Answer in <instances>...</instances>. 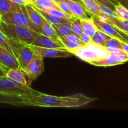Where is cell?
Wrapping results in <instances>:
<instances>
[{
	"label": "cell",
	"mask_w": 128,
	"mask_h": 128,
	"mask_svg": "<svg viewBox=\"0 0 128 128\" xmlns=\"http://www.w3.org/2000/svg\"><path fill=\"white\" fill-rule=\"evenodd\" d=\"M70 6L72 15L74 18L78 19H88L90 18L87 13L89 12L84 6L79 2H75L70 0H65Z\"/></svg>",
	"instance_id": "cell-15"
},
{
	"label": "cell",
	"mask_w": 128,
	"mask_h": 128,
	"mask_svg": "<svg viewBox=\"0 0 128 128\" xmlns=\"http://www.w3.org/2000/svg\"><path fill=\"white\" fill-rule=\"evenodd\" d=\"M99 16L102 21L109 22L121 30L122 32L128 34V20H121L118 18H115L114 19H109L104 15Z\"/></svg>",
	"instance_id": "cell-18"
},
{
	"label": "cell",
	"mask_w": 128,
	"mask_h": 128,
	"mask_svg": "<svg viewBox=\"0 0 128 128\" xmlns=\"http://www.w3.org/2000/svg\"><path fill=\"white\" fill-rule=\"evenodd\" d=\"M70 52L74 56H76L88 63L92 61L104 58L110 53L106 48L97 45L94 42L81 46Z\"/></svg>",
	"instance_id": "cell-4"
},
{
	"label": "cell",
	"mask_w": 128,
	"mask_h": 128,
	"mask_svg": "<svg viewBox=\"0 0 128 128\" xmlns=\"http://www.w3.org/2000/svg\"><path fill=\"white\" fill-rule=\"evenodd\" d=\"M0 31L9 39L20 44L31 45L40 33L23 26L7 24L0 21Z\"/></svg>",
	"instance_id": "cell-2"
},
{
	"label": "cell",
	"mask_w": 128,
	"mask_h": 128,
	"mask_svg": "<svg viewBox=\"0 0 128 128\" xmlns=\"http://www.w3.org/2000/svg\"><path fill=\"white\" fill-rule=\"evenodd\" d=\"M96 98H90L78 93L66 96H56L38 92L22 99L24 106L43 108H80L96 101Z\"/></svg>",
	"instance_id": "cell-1"
},
{
	"label": "cell",
	"mask_w": 128,
	"mask_h": 128,
	"mask_svg": "<svg viewBox=\"0 0 128 128\" xmlns=\"http://www.w3.org/2000/svg\"><path fill=\"white\" fill-rule=\"evenodd\" d=\"M71 28L74 33L78 36L79 37L84 32L81 22H80V20L78 18H74L72 19V21H71Z\"/></svg>",
	"instance_id": "cell-28"
},
{
	"label": "cell",
	"mask_w": 128,
	"mask_h": 128,
	"mask_svg": "<svg viewBox=\"0 0 128 128\" xmlns=\"http://www.w3.org/2000/svg\"><path fill=\"white\" fill-rule=\"evenodd\" d=\"M0 64L6 70L20 68L16 56L0 46ZM21 69V68H20Z\"/></svg>",
	"instance_id": "cell-12"
},
{
	"label": "cell",
	"mask_w": 128,
	"mask_h": 128,
	"mask_svg": "<svg viewBox=\"0 0 128 128\" xmlns=\"http://www.w3.org/2000/svg\"><path fill=\"white\" fill-rule=\"evenodd\" d=\"M56 4L58 6V7L60 8V9L61 11H63L64 12H65V13L67 14L74 18L73 16V15H72V12H71L70 6L68 4L67 2L65 1V0H59V1L56 2Z\"/></svg>",
	"instance_id": "cell-33"
},
{
	"label": "cell",
	"mask_w": 128,
	"mask_h": 128,
	"mask_svg": "<svg viewBox=\"0 0 128 128\" xmlns=\"http://www.w3.org/2000/svg\"><path fill=\"white\" fill-rule=\"evenodd\" d=\"M44 36H48L52 40H55L57 42H61L60 40V36L56 32V30H54L52 25L49 23L44 18L43 22H42V27H41V33ZM62 43V42H61Z\"/></svg>",
	"instance_id": "cell-19"
},
{
	"label": "cell",
	"mask_w": 128,
	"mask_h": 128,
	"mask_svg": "<svg viewBox=\"0 0 128 128\" xmlns=\"http://www.w3.org/2000/svg\"><path fill=\"white\" fill-rule=\"evenodd\" d=\"M33 5L40 10H44V9L60 10L58 6L51 0H36Z\"/></svg>",
	"instance_id": "cell-24"
},
{
	"label": "cell",
	"mask_w": 128,
	"mask_h": 128,
	"mask_svg": "<svg viewBox=\"0 0 128 128\" xmlns=\"http://www.w3.org/2000/svg\"><path fill=\"white\" fill-rule=\"evenodd\" d=\"M52 26L60 36H66L71 34H74L71 29V25L60 24L52 25Z\"/></svg>",
	"instance_id": "cell-25"
},
{
	"label": "cell",
	"mask_w": 128,
	"mask_h": 128,
	"mask_svg": "<svg viewBox=\"0 0 128 128\" xmlns=\"http://www.w3.org/2000/svg\"><path fill=\"white\" fill-rule=\"evenodd\" d=\"M116 18L121 20H128V10L120 3L115 4L114 10Z\"/></svg>",
	"instance_id": "cell-26"
},
{
	"label": "cell",
	"mask_w": 128,
	"mask_h": 128,
	"mask_svg": "<svg viewBox=\"0 0 128 128\" xmlns=\"http://www.w3.org/2000/svg\"><path fill=\"white\" fill-rule=\"evenodd\" d=\"M70 1H75V2H79V3H80V4H81L83 5V4H82V2H81V0H70ZM83 6H84V5H83Z\"/></svg>",
	"instance_id": "cell-42"
},
{
	"label": "cell",
	"mask_w": 128,
	"mask_h": 128,
	"mask_svg": "<svg viewBox=\"0 0 128 128\" xmlns=\"http://www.w3.org/2000/svg\"><path fill=\"white\" fill-rule=\"evenodd\" d=\"M44 71L43 58L41 56L36 55L32 61L28 64L23 72L28 78L30 81L36 80Z\"/></svg>",
	"instance_id": "cell-9"
},
{
	"label": "cell",
	"mask_w": 128,
	"mask_h": 128,
	"mask_svg": "<svg viewBox=\"0 0 128 128\" xmlns=\"http://www.w3.org/2000/svg\"><path fill=\"white\" fill-rule=\"evenodd\" d=\"M0 92L7 94H16L25 97L28 95L37 93L38 91L34 90H26L11 81L5 76L0 77Z\"/></svg>",
	"instance_id": "cell-6"
},
{
	"label": "cell",
	"mask_w": 128,
	"mask_h": 128,
	"mask_svg": "<svg viewBox=\"0 0 128 128\" xmlns=\"http://www.w3.org/2000/svg\"><path fill=\"white\" fill-rule=\"evenodd\" d=\"M96 2H97V1H96ZM97 3L98 4V6L99 8H100V10H101V12H102V15L106 16V17L109 19H114L115 18H116V15H115L113 11H112V10H110V8L106 7V6L100 3V2H97Z\"/></svg>",
	"instance_id": "cell-32"
},
{
	"label": "cell",
	"mask_w": 128,
	"mask_h": 128,
	"mask_svg": "<svg viewBox=\"0 0 128 128\" xmlns=\"http://www.w3.org/2000/svg\"><path fill=\"white\" fill-rule=\"evenodd\" d=\"M34 52L42 58H69L74 56L72 53L66 49L46 48L39 46L30 45Z\"/></svg>",
	"instance_id": "cell-8"
},
{
	"label": "cell",
	"mask_w": 128,
	"mask_h": 128,
	"mask_svg": "<svg viewBox=\"0 0 128 128\" xmlns=\"http://www.w3.org/2000/svg\"><path fill=\"white\" fill-rule=\"evenodd\" d=\"M110 1H111V2H113V3L114 4H118L117 0H110Z\"/></svg>",
	"instance_id": "cell-43"
},
{
	"label": "cell",
	"mask_w": 128,
	"mask_h": 128,
	"mask_svg": "<svg viewBox=\"0 0 128 128\" xmlns=\"http://www.w3.org/2000/svg\"><path fill=\"white\" fill-rule=\"evenodd\" d=\"M1 21V16L0 15V21Z\"/></svg>",
	"instance_id": "cell-45"
},
{
	"label": "cell",
	"mask_w": 128,
	"mask_h": 128,
	"mask_svg": "<svg viewBox=\"0 0 128 128\" xmlns=\"http://www.w3.org/2000/svg\"><path fill=\"white\" fill-rule=\"evenodd\" d=\"M121 44L122 46V51L128 55V42H124V41H121Z\"/></svg>",
	"instance_id": "cell-37"
},
{
	"label": "cell",
	"mask_w": 128,
	"mask_h": 128,
	"mask_svg": "<svg viewBox=\"0 0 128 128\" xmlns=\"http://www.w3.org/2000/svg\"><path fill=\"white\" fill-rule=\"evenodd\" d=\"M31 45L46 48L65 49L64 46L61 42H57L55 40L40 33L34 40Z\"/></svg>",
	"instance_id": "cell-13"
},
{
	"label": "cell",
	"mask_w": 128,
	"mask_h": 128,
	"mask_svg": "<svg viewBox=\"0 0 128 128\" xmlns=\"http://www.w3.org/2000/svg\"><path fill=\"white\" fill-rule=\"evenodd\" d=\"M40 11H43V12H47V13L54 15V16L63 18L70 19V20H72V19L74 18L72 17V16H70V15L67 14H66L65 12H64L63 11H61V10H58V9H44V10H40Z\"/></svg>",
	"instance_id": "cell-29"
},
{
	"label": "cell",
	"mask_w": 128,
	"mask_h": 128,
	"mask_svg": "<svg viewBox=\"0 0 128 128\" xmlns=\"http://www.w3.org/2000/svg\"><path fill=\"white\" fill-rule=\"evenodd\" d=\"M64 37L66 38V39H68V40H70V41H74V42H78V43H80L82 45H84L83 43H82V41H81L80 37H79L78 36H77L76 34H71L68 35V36H64Z\"/></svg>",
	"instance_id": "cell-36"
},
{
	"label": "cell",
	"mask_w": 128,
	"mask_h": 128,
	"mask_svg": "<svg viewBox=\"0 0 128 128\" xmlns=\"http://www.w3.org/2000/svg\"><path fill=\"white\" fill-rule=\"evenodd\" d=\"M38 9V8H37ZM40 13L41 14L44 18L51 24L52 25H60V24H68L71 25V21L72 20L67 18H63L59 17V16H54V15L50 14L47 13V12H43V11H40L38 10Z\"/></svg>",
	"instance_id": "cell-17"
},
{
	"label": "cell",
	"mask_w": 128,
	"mask_h": 128,
	"mask_svg": "<svg viewBox=\"0 0 128 128\" xmlns=\"http://www.w3.org/2000/svg\"><path fill=\"white\" fill-rule=\"evenodd\" d=\"M7 71L8 70H6L4 67H3V66L0 64V77H1V76H6V73Z\"/></svg>",
	"instance_id": "cell-39"
},
{
	"label": "cell",
	"mask_w": 128,
	"mask_h": 128,
	"mask_svg": "<svg viewBox=\"0 0 128 128\" xmlns=\"http://www.w3.org/2000/svg\"><path fill=\"white\" fill-rule=\"evenodd\" d=\"M128 61V55L124 51L120 52H110L104 58L95 60L90 62L96 66H112L122 64Z\"/></svg>",
	"instance_id": "cell-7"
},
{
	"label": "cell",
	"mask_w": 128,
	"mask_h": 128,
	"mask_svg": "<svg viewBox=\"0 0 128 128\" xmlns=\"http://www.w3.org/2000/svg\"><path fill=\"white\" fill-rule=\"evenodd\" d=\"M20 4L12 2L11 0H0V15L5 14L18 10Z\"/></svg>",
	"instance_id": "cell-21"
},
{
	"label": "cell",
	"mask_w": 128,
	"mask_h": 128,
	"mask_svg": "<svg viewBox=\"0 0 128 128\" xmlns=\"http://www.w3.org/2000/svg\"><path fill=\"white\" fill-rule=\"evenodd\" d=\"M80 22L83 32L91 38L93 37L98 29L94 22L92 18L88 19H80Z\"/></svg>",
	"instance_id": "cell-20"
},
{
	"label": "cell",
	"mask_w": 128,
	"mask_h": 128,
	"mask_svg": "<svg viewBox=\"0 0 128 128\" xmlns=\"http://www.w3.org/2000/svg\"><path fill=\"white\" fill-rule=\"evenodd\" d=\"M126 35H127V36H128V34H126Z\"/></svg>",
	"instance_id": "cell-46"
},
{
	"label": "cell",
	"mask_w": 128,
	"mask_h": 128,
	"mask_svg": "<svg viewBox=\"0 0 128 128\" xmlns=\"http://www.w3.org/2000/svg\"><path fill=\"white\" fill-rule=\"evenodd\" d=\"M1 21L10 24L23 26L41 33V30L36 27L30 20L25 5H20L18 10L1 16Z\"/></svg>",
	"instance_id": "cell-3"
},
{
	"label": "cell",
	"mask_w": 128,
	"mask_h": 128,
	"mask_svg": "<svg viewBox=\"0 0 128 128\" xmlns=\"http://www.w3.org/2000/svg\"><path fill=\"white\" fill-rule=\"evenodd\" d=\"M51 1H52V2H55V3L56 4V2H58V1H59V0H51Z\"/></svg>",
	"instance_id": "cell-44"
},
{
	"label": "cell",
	"mask_w": 128,
	"mask_h": 128,
	"mask_svg": "<svg viewBox=\"0 0 128 128\" xmlns=\"http://www.w3.org/2000/svg\"><path fill=\"white\" fill-rule=\"evenodd\" d=\"M6 76L14 83L26 90H32L30 87V83L26 79V76L21 69H9L6 71Z\"/></svg>",
	"instance_id": "cell-10"
},
{
	"label": "cell",
	"mask_w": 128,
	"mask_h": 128,
	"mask_svg": "<svg viewBox=\"0 0 128 128\" xmlns=\"http://www.w3.org/2000/svg\"><path fill=\"white\" fill-rule=\"evenodd\" d=\"M60 41L62 42V44L64 46L65 49L67 50L68 51H70V52L72 51V50H74L78 48L81 47V46H84V45L81 44L80 43H78V42L70 41V40L66 39L64 36H60Z\"/></svg>",
	"instance_id": "cell-27"
},
{
	"label": "cell",
	"mask_w": 128,
	"mask_h": 128,
	"mask_svg": "<svg viewBox=\"0 0 128 128\" xmlns=\"http://www.w3.org/2000/svg\"><path fill=\"white\" fill-rule=\"evenodd\" d=\"M97 2H100V3L104 5L106 7L110 8L112 11H114L115 8V4L112 2H111L110 0H95Z\"/></svg>",
	"instance_id": "cell-34"
},
{
	"label": "cell",
	"mask_w": 128,
	"mask_h": 128,
	"mask_svg": "<svg viewBox=\"0 0 128 128\" xmlns=\"http://www.w3.org/2000/svg\"><path fill=\"white\" fill-rule=\"evenodd\" d=\"M12 2H15L16 4H18L20 5H27L29 4L28 2L26 1L25 0H11Z\"/></svg>",
	"instance_id": "cell-38"
},
{
	"label": "cell",
	"mask_w": 128,
	"mask_h": 128,
	"mask_svg": "<svg viewBox=\"0 0 128 128\" xmlns=\"http://www.w3.org/2000/svg\"><path fill=\"white\" fill-rule=\"evenodd\" d=\"M80 40H81V41H82V43L84 45L88 44H90L91 43V42H93L92 40V38H91L90 36L86 34L84 32H83V33L80 36Z\"/></svg>",
	"instance_id": "cell-35"
},
{
	"label": "cell",
	"mask_w": 128,
	"mask_h": 128,
	"mask_svg": "<svg viewBox=\"0 0 128 128\" xmlns=\"http://www.w3.org/2000/svg\"><path fill=\"white\" fill-rule=\"evenodd\" d=\"M89 13L96 16H102V14L95 0H81Z\"/></svg>",
	"instance_id": "cell-22"
},
{
	"label": "cell",
	"mask_w": 128,
	"mask_h": 128,
	"mask_svg": "<svg viewBox=\"0 0 128 128\" xmlns=\"http://www.w3.org/2000/svg\"><path fill=\"white\" fill-rule=\"evenodd\" d=\"M25 1H27L29 4H34V2L36 0H25Z\"/></svg>",
	"instance_id": "cell-41"
},
{
	"label": "cell",
	"mask_w": 128,
	"mask_h": 128,
	"mask_svg": "<svg viewBox=\"0 0 128 128\" xmlns=\"http://www.w3.org/2000/svg\"><path fill=\"white\" fill-rule=\"evenodd\" d=\"M121 41L118 40V39L114 38H111L106 42L104 47L109 49H119V50H122Z\"/></svg>",
	"instance_id": "cell-30"
},
{
	"label": "cell",
	"mask_w": 128,
	"mask_h": 128,
	"mask_svg": "<svg viewBox=\"0 0 128 128\" xmlns=\"http://www.w3.org/2000/svg\"><path fill=\"white\" fill-rule=\"evenodd\" d=\"M0 46L3 48L6 49V50H8L11 54H14L12 48H11V44H10V40L1 31H0Z\"/></svg>",
	"instance_id": "cell-31"
},
{
	"label": "cell",
	"mask_w": 128,
	"mask_h": 128,
	"mask_svg": "<svg viewBox=\"0 0 128 128\" xmlns=\"http://www.w3.org/2000/svg\"><path fill=\"white\" fill-rule=\"evenodd\" d=\"M25 7H26L29 18L32 23L34 24L36 27L41 30L44 18L40 13L39 10L33 4H31L25 5Z\"/></svg>",
	"instance_id": "cell-14"
},
{
	"label": "cell",
	"mask_w": 128,
	"mask_h": 128,
	"mask_svg": "<svg viewBox=\"0 0 128 128\" xmlns=\"http://www.w3.org/2000/svg\"><path fill=\"white\" fill-rule=\"evenodd\" d=\"M118 3H120L123 5L128 10V0H117Z\"/></svg>",
	"instance_id": "cell-40"
},
{
	"label": "cell",
	"mask_w": 128,
	"mask_h": 128,
	"mask_svg": "<svg viewBox=\"0 0 128 128\" xmlns=\"http://www.w3.org/2000/svg\"><path fill=\"white\" fill-rule=\"evenodd\" d=\"M91 18L99 30L104 32L110 37L118 39L121 41L128 42V36L126 33L122 32L121 30L111 24L102 21L99 16L91 14Z\"/></svg>",
	"instance_id": "cell-5"
},
{
	"label": "cell",
	"mask_w": 128,
	"mask_h": 128,
	"mask_svg": "<svg viewBox=\"0 0 128 128\" xmlns=\"http://www.w3.org/2000/svg\"><path fill=\"white\" fill-rule=\"evenodd\" d=\"M23 96L0 92V103L8 104L15 106H24Z\"/></svg>",
	"instance_id": "cell-16"
},
{
	"label": "cell",
	"mask_w": 128,
	"mask_h": 128,
	"mask_svg": "<svg viewBox=\"0 0 128 128\" xmlns=\"http://www.w3.org/2000/svg\"><path fill=\"white\" fill-rule=\"evenodd\" d=\"M110 36L105 34L104 32H102L100 30H98L93 37L92 38V41L99 46L104 47L106 42L111 38Z\"/></svg>",
	"instance_id": "cell-23"
},
{
	"label": "cell",
	"mask_w": 128,
	"mask_h": 128,
	"mask_svg": "<svg viewBox=\"0 0 128 128\" xmlns=\"http://www.w3.org/2000/svg\"><path fill=\"white\" fill-rule=\"evenodd\" d=\"M36 54L34 52L30 45L22 44H21L16 57L20 68L23 71L28 64L36 56Z\"/></svg>",
	"instance_id": "cell-11"
}]
</instances>
